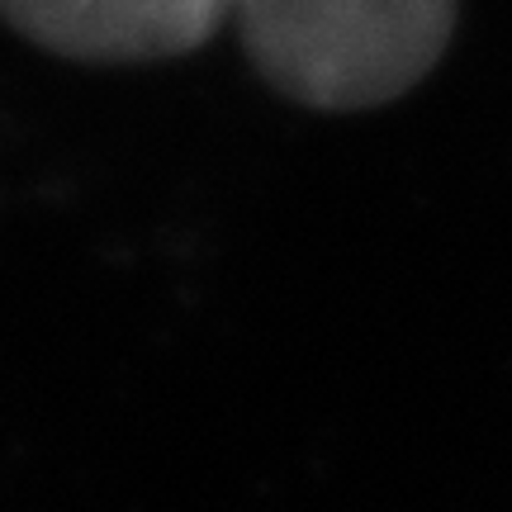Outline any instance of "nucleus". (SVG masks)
Segmentation results:
<instances>
[{"label": "nucleus", "instance_id": "1", "mask_svg": "<svg viewBox=\"0 0 512 512\" xmlns=\"http://www.w3.org/2000/svg\"><path fill=\"white\" fill-rule=\"evenodd\" d=\"M256 72L309 110H370L413 91L456 29V0H233Z\"/></svg>", "mask_w": 512, "mask_h": 512}, {"label": "nucleus", "instance_id": "2", "mask_svg": "<svg viewBox=\"0 0 512 512\" xmlns=\"http://www.w3.org/2000/svg\"><path fill=\"white\" fill-rule=\"evenodd\" d=\"M0 19L76 62H162L209 43L233 0H0Z\"/></svg>", "mask_w": 512, "mask_h": 512}]
</instances>
